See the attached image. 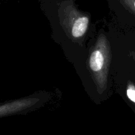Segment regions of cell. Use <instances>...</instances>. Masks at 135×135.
<instances>
[{
  "mask_svg": "<svg viewBox=\"0 0 135 135\" xmlns=\"http://www.w3.org/2000/svg\"><path fill=\"white\" fill-rule=\"evenodd\" d=\"M127 96L128 98L135 104V84L133 83H129L127 86Z\"/></svg>",
  "mask_w": 135,
  "mask_h": 135,
  "instance_id": "obj_4",
  "label": "cell"
},
{
  "mask_svg": "<svg viewBox=\"0 0 135 135\" xmlns=\"http://www.w3.org/2000/svg\"><path fill=\"white\" fill-rule=\"evenodd\" d=\"M120 2L125 9L135 15V0H120Z\"/></svg>",
  "mask_w": 135,
  "mask_h": 135,
  "instance_id": "obj_5",
  "label": "cell"
},
{
  "mask_svg": "<svg viewBox=\"0 0 135 135\" xmlns=\"http://www.w3.org/2000/svg\"><path fill=\"white\" fill-rule=\"evenodd\" d=\"M39 101L38 98H26L0 105V117L15 114L29 109Z\"/></svg>",
  "mask_w": 135,
  "mask_h": 135,
  "instance_id": "obj_3",
  "label": "cell"
},
{
  "mask_svg": "<svg viewBox=\"0 0 135 135\" xmlns=\"http://www.w3.org/2000/svg\"><path fill=\"white\" fill-rule=\"evenodd\" d=\"M112 53L106 36L100 34L88 59V67L98 91L102 94L107 88Z\"/></svg>",
  "mask_w": 135,
  "mask_h": 135,
  "instance_id": "obj_1",
  "label": "cell"
},
{
  "mask_svg": "<svg viewBox=\"0 0 135 135\" xmlns=\"http://www.w3.org/2000/svg\"><path fill=\"white\" fill-rule=\"evenodd\" d=\"M61 24L67 35L73 40L83 37L88 30L90 17L78 10L69 1L61 4L59 11Z\"/></svg>",
  "mask_w": 135,
  "mask_h": 135,
  "instance_id": "obj_2",
  "label": "cell"
}]
</instances>
